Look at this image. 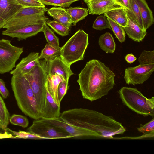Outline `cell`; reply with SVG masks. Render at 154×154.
Here are the masks:
<instances>
[{"label":"cell","instance_id":"obj_1","mask_svg":"<svg viewBox=\"0 0 154 154\" xmlns=\"http://www.w3.org/2000/svg\"><path fill=\"white\" fill-rule=\"evenodd\" d=\"M60 118L65 122L98 134L100 138L113 139L122 134L126 129L122 124L111 116L96 111L76 108L63 111Z\"/></svg>","mask_w":154,"mask_h":154},{"label":"cell","instance_id":"obj_2","mask_svg":"<svg viewBox=\"0 0 154 154\" xmlns=\"http://www.w3.org/2000/svg\"><path fill=\"white\" fill-rule=\"evenodd\" d=\"M115 76L100 61L92 59L87 62L77 80L83 98L92 102L107 95L114 88Z\"/></svg>","mask_w":154,"mask_h":154},{"label":"cell","instance_id":"obj_3","mask_svg":"<svg viewBox=\"0 0 154 154\" xmlns=\"http://www.w3.org/2000/svg\"><path fill=\"white\" fill-rule=\"evenodd\" d=\"M11 85L17 105L25 115L35 119L41 118L30 85L22 75H13Z\"/></svg>","mask_w":154,"mask_h":154},{"label":"cell","instance_id":"obj_4","mask_svg":"<svg viewBox=\"0 0 154 154\" xmlns=\"http://www.w3.org/2000/svg\"><path fill=\"white\" fill-rule=\"evenodd\" d=\"M123 103L137 114L154 117V97L147 98L137 88L124 87L119 91Z\"/></svg>","mask_w":154,"mask_h":154},{"label":"cell","instance_id":"obj_5","mask_svg":"<svg viewBox=\"0 0 154 154\" xmlns=\"http://www.w3.org/2000/svg\"><path fill=\"white\" fill-rule=\"evenodd\" d=\"M23 75L30 85L35 99L38 111L41 116L45 105L47 76L44 60H40L39 63L32 70Z\"/></svg>","mask_w":154,"mask_h":154},{"label":"cell","instance_id":"obj_6","mask_svg":"<svg viewBox=\"0 0 154 154\" xmlns=\"http://www.w3.org/2000/svg\"><path fill=\"white\" fill-rule=\"evenodd\" d=\"M88 37L83 30L79 29L61 48L60 56L66 63L70 66L84 59L88 44Z\"/></svg>","mask_w":154,"mask_h":154},{"label":"cell","instance_id":"obj_7","mask_svg":"<svg viewBox=\"0 0 154 154\" xmlns=\"http://www.w3.org/2000/svg\"><path fill=\"white\" fill-rule=\"evenodd\" d=\"M45 7H23L6 22L3 28L13 30L32 24H44L49 20L45 15Z\"/></svg>","mask_w":154,"mask_h":154},{"label":"cell","instance_id":"obj_8","mask_svg":"<svg viewBox=\"0 0 154 154\" xmlns=\"http://www.w3.org/2000/svg\"><path fill=\"white\" fill-rule=\"evenodd\" d=\"M23 48L13 45L9 40L0 39V74L13 70L23 51Z\"/></svg>","mask_w":154,"mask_h":154},{"label":"cell","instance_id":"obj_9","mask_svg":"<svg viewBox=\"0 0 154 154\" xmlns=\"http://www.w3.org/2000/svg\"><path fill=\"white\" fill-rule=\"evenodd\" d=\"M28 132L43 139L68 138L72 137L68 133L57 126L35 119L27 129Z\"/></svg>","mask_w":154,"mask_h":154},{"label":"cell","instance_id":"obj_10","mask_svg":"<svg viewBox=\"0 0 154 154\" xmlns=\"http://www.w3.org/2000/svg\"><path fill=\"white\" fill-rule=\"evenodd\" d=\"M154 70V63L127 67L125 70L124 79L128 85L141 84L148 79Z\"/></svg>","mask_w":154,"mask_h":154},{"label":"cell","instance_id":"obj_11","mask_svg":"<svg viewBox=\"0 0 154 154\" xmlns=\"http://www.w3.org/2000/svg\"><path fill=\"white\" fill-rule=\"evenodd\" d=\"M41 121L61 128L69 133L73 137H90L100 138L99 135L94 132L68 124L60 117L54 119H40Z\"/></svg>","mask_w":154,"mask_h":154},{"label":"cell","instance_id":"obj_12","mask_svg":"<svg viewBox=\"0 0 154 154\" xmlns=\"http://www.w3.org/2000/svg\"><path fill=\"white\" fill-rule=\"evenodd\" d=\"M43 60L47 75L57 74L62 76L65 80L69 81V77L74 74L70 66L66 63L60 56L51 61Z\"/></svg>","mask_w":154,"mask_h":154},{"label":"cell","instance_id":"obj_13","mask_svg":"<svg viewBox=\"0 0 154 154\" xmlns=\"http://www.w3.org/2000/svg\"><path fill=\"white\" fill-rule=\"evenodd\" d=\"M44 24H32L13 30L6 29L2 32V34L13 38H17L19 41L26 40L42 32Z\"/></svg>","mask_w":154,"mask_h":154},{"label":"cell","instance_id":"obj_14","mask_svg":"<svg viewBox=\"0 0 154 154\" xmlns=\"http://www.w3.org/2000/svg\"><path fill=\"white\" fill-rule=\"evenodd\" d=\"M127 19L126 26L123 27L128 37L133 40L140 42L144 38L146 31L143 30L139 26L132 12L125 9Z\"/></svg>","mask_w":154,"mask_h":154},{"label":"cell","instance_id":"obj_15","mask_svg":"<svg viewBox=\"0 0 154 154\" xmlns=\"http://www.w3.org/2000/svg\"><path fill=\"white\" fill-rule=\"evenodd\" d=\"M90 14L100 15L115 9L122 8L115 0H92L86 3Z\"/></svg>","mask_w":154,"mask_h":154},{"label":"cell","instance_id":"obj_16","mask_svg":"<svg viewBox=\"0 0 154 154\" xmlns=\"http://www.w3.org/2000/svg\"><path fill=\"white\" fill-rule=\"evenodd\" d=\"M39 53L32 52L23 58L15 69L10 71L12 75H23L32 70L40 62Z\"/></svg>","mask_w":154,"mask_h":154},{"label":"cell","instance_id":"obj_17","mask_svg":"<svg viewBox=\"0 0 154 154\" xmlns=\"http://www.w3.org/2000/svg\"><path fill=\"white\" fill-rule=\"evenodd\" d=\"M23 7L17 0H0V17L6 22Z\"/></svg>","mask_w":154,"mask_h":154},{"label":"cell","instance_id":"obj_18","mask_svg":"<svg viewBox=\"0 0 154 154\" xmlns=\"http://www.w3.org/2000/svg\"><path fill=\"white\" fill-rule=\"evenodd\" d=\"M60 106L55 102L46 86L45 107L41 115V119H48L59 118L60 115Z\"/></svg>","mask_w":154,"mask_h":154},{"label":"cell","instance_id":"obj_19","mask_svg":"<svg viewBox=\"0 0 154 154\" xmlns=\"http://www.w3.org/2000/svg\"><path fill=\"white\" fill-rule=\"evenodd\" d=\"M48 14L52 17L54 20L69 27L72 24L70 15L66 9L62 7H53L45 8Z\"/></svg>","mask_w":154,"mask_h":154},{"label":"cell","instance_id":"obj_20","mask_svg":"<svg viewBox=\"0 0 154 154\" xmlns=\"http://www.w3.org/2000/svg\"><path fill=\"white\" fill-rule=\"evenodd\" d=\"M138 6L142 19L144 30L147 29L153 24L154 19L152 11L146 0H134Z\"/></svg>","mask_w":154,"mask_h":154},{"label":"cell","instance_id":"obj_21","mask_svg":"<svg viewBox=\"0 0 154 154\" xmlns=\"http://www.w3.org/2000/svg\"><path fill=\"white\" fill-rule=\"evenodd\" d=\"M104 15L122 27H125L127 25L125 9L123 8L111 10L104 13Z\"/></svg>","mask_w":154,"mask_h":154},{"label":"cell","instance_id":"obj_22","mask_svg":"<svg viewBox=\"0 0 154 154\" xmlns=\"http://www.w3.org/2000/svg\"><path fill=\"white\" fill-rule=\"evenodd\" d=\"M64 80L62 76L57 74L47 75V88L55 102L59 106H60V103L58 98L57 89L59 83Z\"/></svg>","mask_w":154,"mask_h":154},{"label":"cell","instance_id":"obj_23","mask_svg":"<svg viewBox=\"0 0 154 154\" xmlns=\"http://www.w3.org/2000/svg\"><path fill=\"white\" fill-rule=\"evenodd\" d=\"M98 44L100 48L106 53L113 54L116 48L114 38L109 32H106L100 37Z\"/></svg>","mask_w":154,"mask_h":154},{"label":"cell","instance_id":"obj_24","mask_svg":"<svg viewBox=\"0 0 154 154\" xmlns=\"http://www.w3.org/2000/svg\"><path fill=\"white\" fill-rule=\"evenodd\" d=\"M66 9L70 16L71 22L73 26H75L78 22L84 19L88 15V9L84 8L70 7Z\"/></svg>","mask_w":154,"mask_h":154},{"label":"cell","instance_id":"obj_25","mask_svg":"<svg viewBox=\"0 0 154 154\" xmlns=\"http://www.w3.org/2000/svg\"><path fill=\"white\" fill-rule=\"evenodd\" d=\"M60 49L56 48L47 44L41 51L38 58L39 60L44 59L46 61L52 60L60 56Z\"/></svg>","mask_w":154,"mask_h":154},{"label":"cell","instance_id":"obj_26","mask_svg":"<svg viewBox=\"0 0 154 154\" xmlns=\"http://www.w3.org/2000/svg\"><path fill=\"white\" fill-rule=\"evenodd\" d=\"M10 117L5 103L0 95V128L6 131Z\"/></svg>","mask_w":154,"mask_h":154},{"label":"cell","instance_id":"obj_27","mask_svg":"<svg viewBox=\"0 0 154 154\" xmlns=\"http://www.w3.org/2000/svg\"><path fill=\"white\" fill-rule=\"evenodd\" d=\"M42 32L48 44L56 48L60 49L59 38L54 32L49 28L46 23H44L43 26Z\"/></svg>","mask_w":154,"mask_h":154},{"label":"cell","instance_id":"obj_28","mask_svg":"<svg viewBox=\"0 0 154 154\" xmlns=\"http://www.w3.org/2000/svg\"><path fill=\"white\" fill-rule=\"evenodd\" d=\"M56 33L62 36L68 35L70 30V28L57 21L48 20L46 23Z\"/></svg>","mask_w":154,"mask_h":154},{"label":"cell","instance_id":"obj_29","mask_svg":"<svg viewBox=\"0 0 154 154\" xmlns=\"http://www.w3.org/2000/svg\"><path fill=\"white\" fill-rule=\"evenodd\" d=\"M92 28L95 29L100 31L106 29H109L112 30L108 18L102 15L96 19L93 23Z\"/></svg>","mask_w":154,"mask_h":154},{"label":"cell","instance_id":"obj_30","mask_svg":"<svg viewBox=\"0 0 154 154\" xmlns=\"http://www.w3.org/2000/svg\"><path fill=\"white\" fill-rule=\"evenodd\" d=\"M108 19L112 28V30L116 37L121 43L124 42L125 40V33L123 28L111 20L109 18Z\"/></svg>","mask_w":154,"mask_h":154},{"label":"cell","instance_id":"obj_31","mask_svg":"<svg viewBox=\"0 0 154 154\" xmlns=\"http://www.w3.org/2000/svg\"><path fill=\"white\" fill-rule=\"evenodd\" d=\"M44 5L68 7L73 2L79 0H38Z\"/></svg>","mask_w":154,"mask_h":154},{"label":"cell","instance_id":"obj_32","mask_svg":"<svg viewBox=\"0 0 154 154\" xmlns=\"http://www.w3.org/2000/svg\"><path fill=\"white\" fill-rule=\"evenodd\" d=\"M129 10L131 11L134 15L140 27L143 30L145 31L144 29L142 19L138 6L134 0H130Z\"/></svg>","mask_w":154,"mask_h":154},{"label":"cell","instance_id":"obj_33","mask_svg":"<svg viewBox=\"0 0 154 154\" xmlns=\"http://www.w3.org/2000/svg\"><path fill=\"white\" fill-rule=\"evenodd\" d=\"M140 64H147L154 63V51L143 50L138 59Z\"/></svg>","mask_w":154,"mask_h":154},{"label":"cell","instance_id":"obj_34","mask_svg":"<svg viewBox=\"0 0 154 154\" xmlns=\"http://www.w3.org/2000/svg\"><path fill=\"white\" fill-rule=\"evenodd\" d=\"M10 123L14 125L20 126L23 128L27 127L29 121L26 117L21 115L13 114L9 119Z\"/></svg>","mask_w":154,"mask_h":154},{"label":"cell","instance_id":"obj_35","mask_svg":"<svg viewBox=\"0 0 154 154\" xmlns=\"http://www.w3.org/2000/svg\"><path fill=\"white\" fill-rule=\"evenodd\" d=\"M6 131L8 132H10L11 134L15 135V137L24 139H43L42 138L30 133L29 132L19 131H13L7 128Z\"/></svg>","mask_w":154,"mask_h":154},{"label":"cell","instance_id":"obj_36","mask_svg":"<svg viewBox=\"0 0 154 154\" xmlns=\"http://www.w3.org/2000/svg\"><path fill=\"white\" fill-rule=\"evenodd\" d=\"M137 129L143 134L154 135V118L144 125L137 128Z\"/></svg>","mask_w":154,"mask_h":154},{"label":"cell","instance_id":"obj_37","mask_svg":"<svg viewBox=\"0 0 154 154\" xmlns=\"http://www.w3.org/2000/svg\"><path fill=\"white\" fill-rule=\"evenodd\" d=\"M68 82L63 80L60 82L58 86L57 89V94L59 101L60 103L62 99L67 92L69 86Z\"/></svg>","mask_w":154,"mask_h":154},{"label":"cell","instance_id":"obj_38","mask_svg":"<svg viewBox=\"0 0 154 154\" xmlns=\"http://www.w3.org/2000/svg\"><path fill=\"white\" fill-rule=\"evenodd\" d=\"M23 7H45V5L38 0H17Z\"/></svg>","mask_w":154,"mask_h":154},{"label":"cell","instance_id":"obj_39","mask_svg":"<svg viewBox=\"0 0 154 154\" xmlns=\"http://www.w3.org/2000/svg\"><path fill=\"white\" fill-rule=\"evenodd\" d=\"M0 93L4 98H6L8 96L9 92L6 88L4 81L0 79Z\"/></svg>","mask_w":154,"mask_h":154},{"label":"cell","instance_id":"obj_40","mask_svg":"<svg viewBox=\"0 0 154 154\" xmlns=\"http://www.w3.org/2000/svg\"><path fill=\"white\" fill-rule=\"evenodd\" d=\"M117 4L125 9L129 10L130 0H115Z\"/></svg>","mask_w":154,"mask_h":154},{"label":"cell","instance_id":"obj_41","mask_svg":"<svg viewBox=\"0 0 154 154\" xmlns=\"http://www.w3.org/2000/svg\"><path fill=\"white\" fill-rule=\"evenodd\" d=\"M126 61L129 64H131L137 59L136 57L132 53L127 54L125 57Z\"/></svg>","mask_w":154,"mask_h":154},{"label":"cell","instance_id":"obj_42","mask_svg":"<svg viewBox=\"0 0 154 154\" xmlns=\"http://www.w3.org/2000/svg\"><path fill=\"white\" fill-rule=\"evenodd\" d=\"M15 138L12 134L9 133L7 131L3 133H0V139Z\"/></svg>","mask_w":154,"mask_h":154},{"label":"cell","instance_id":"obj_43","mask_svg":"<svg viewBox=\"0 0 154 154\" xmlns=\"http://www.w3.org/2000/svg\"><path fill=\"white\" fill-rule=\"evenodd\" d=\"M5 23V21L0 17V29L3 28Z\"/></svg>","mask_w":154,"mask_h":154},{"label":"cell","instance_id":"obj_44","mask_svg":"<svg viewBox=\"0 0 154 154\" xmlns=\"http://www.w3.org/2000/svg\"><path fill=\"white\" fill-rule=\"evenodd\" d=\"M83 0L85 2V3H86L88 2L89 1H91V0Z\"/></svg>","mask_w":154,"mask_h":154},{"label":"cell","instance_id":"obj_45","mask_svg":"<svg viewBox=\"0 0 154 154\" xmlns=\"http://www.w3.org/2000/svg\"><path fill=\"white\" fill-rule=\"evenodd\" d=\"M2 131H4L2 129H1L0 128V133H3V132H2Z\"/></svg>","mask_w":154,"mask_h":154}]
</instances>
